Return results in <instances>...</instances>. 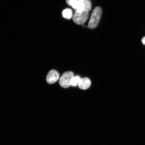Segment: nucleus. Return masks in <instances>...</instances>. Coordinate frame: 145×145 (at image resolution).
<instances>
[{"mask_svg":"<svg viewBox=\"0 0 145 145\" xmlns=\"http://www.w3.org/2000/svg\"><path fill=\"white\" fill-rule=\"evenodd\" d=\"M102 14V9L99 7H96L92 11L88 25V28L94 29L99 24Z\"/></svg>","mask_w":145,"mask_h":145,"instance_id":"f257e3e1","label":"nucleus"},{"mask_svg":"<svg viewBox=\"0 0 145 145\" xmlns=\"http://www.w3.org/2000/svg\"><path fill=\"white\" fill-rule=\"evenodd\" d=\"M74 76V74L72 72L67 71L64 72L59 80L60 86L63 88H69L71 86V82Z\"/></svg>","mask_w":145,"mask_h":145,"instance_id":"f03ea898","label":"nucleus"},{"mask_svg":"<svg viewBox=\"0 0 145 145\" xmlns=\"http://www.w3.org/2000/svg\"><path fill=\"white\" fill-rule=\"evenodd\" d=\"M89 16L88 12L83 10L81 12L75 11L72 16V20L78 25H82L86 22Z\"/></svg>","mask_w":145,"mask_h":145,"instance_id":"7ed1b4c3","label":"nucleus"},{"mask_svg":"<svg viewBox=\"0 0 145 145\" xmlns=\"http://www.w3.org/2000/svg\"><path fill=\"white\" fill-rule=\"evenodd\" d=\"M59 77V74L57 71L54 70H50L47 75V82L48 84H54L58 80Z\"/></svg>","mask_w":145,"mask_h":145,"instance_id":"20e7f679","label":"nucleus"},{"mask_svg":"<svg viewBox=\"0 0 145 145\" xmlns=\"http://www.w3.org/2000/svg\"><path fill=\"white\" fill-rule=\"evenodd\" d=\"M66 1L76 11L81 12L84 10L82 3L80 0H66Z\"/></svg>","mask_w":145,"mask_h":145,"instance_id":"39448f33","label":"nucleus"},{"mask_svg":"<svg viewBox=\"0 0 145 145\" xmlns=\"http://www.w3.org/2000/svg\"><path fill=\"white\" fill-rule=\"evenodd\" d=\"M91 83V81L89 78H81L78 86L80 89L86 90L90 88Z\"/></svg>","mask_w":145,"mask_h":145,"instance_id":"423d86ee","label":"nucleus"},{"mask_svg":"<svg viewBox=\"0 0 145 145\" xmlns=\"http://www.w3.org/2000/svg\"><path fill=\"white\" fill-rule=\"evenodd\" d=\"M62 14L63 18L68 20L71 19L73 16L72 11L69 8H66L63 10L62 12Z\"/></svg>","mask_w":145,"mask_h":145,"instance_id":"0eeeda50","label":"nucleus"},{"mask_svg":"<svg viewBox=\"0 0 145 145\" xmlns=\"http://www.w3.org/2000/svg\"><path fill=\"white\" fill-rule=\"evenodd\" d=\"M82 3L84 10L89 11L91 9V3L90 0H80Z\"/></svg>","mask_w":145,"mask_h":145,"instance_id":"6e6552de","label":"nucleus"},{"mask_svg":"<svg viewBox=\"0 0 145 145\" xmlns=\"http://www.w3.org/2000/svg\"><path fill=\"white\" fill-rule=\"evenodd\" d=\"M81 79V78L79 76H74L72 78L71 82V85L73 87H76L78 86L79 83Z\"/></svg>","mask_w":145,"mask_h":145,"instance_id":"1a4fd4ad","label":"nucleus"},{"mask_svg":"<svg viewBox=\"0 0 145 145\" xmlns=\"http://www.w3.org/2000/svg\"><path fill=\"white\" fill-rule=\"evenodd\" d=\"M141 41H142V44L145 45V36L142 38V39L141 40Z\"/></svg>","mask_w":145,"mask_h":145,"instance_id":"9d476101","label":"nucleus"}]
</instances>
